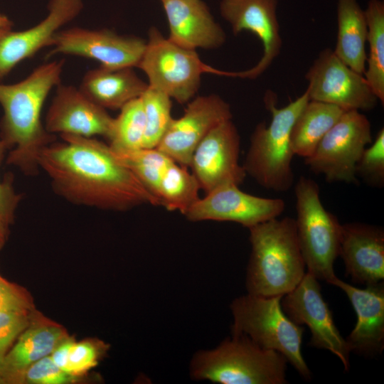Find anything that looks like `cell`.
Returning <instances> with one entry per match:
<instances>
[{"mask_svg": "<svg viewBox=\"0 0 384 384\" xmlns=\"http://www.w3.org/2000/svg\"><path fill=\"white\" fill-rule=\"evenodd\" d=\"M31 308V298L26 291L0 275V311L30 313Z\"/></svg>", "mask_w": 384, "mask_h": 384, "instance_id": "cell-35", "label": "cell"}, {"mask_svg": "<svg viewBox=\"0 0 384 384\" xmlns=\"http://www.w3.org/2000/svg\"><path fill=\"white\" fill-rule=\"evenodd\" d=\"M9 223L1 215H0V250L4 245L9 235Z\"/></svg>", "mask_w": 384, "mask_h": 384, "instance_id": "cell-38", "label": "cell"}, {"mask_svg": "<svg viewBox=\"0 0 384 384\" xmlns=\"http://www.w3.org/2000/svg\"><path fill=\"white\" fill-rule=\"evenodd\" d=\"M74 342L72 338L66 337L55 348L50 355L53 361L68 374H70L68 364L69 353Z\"/></svg>", "mask_w": 384, "mask_h": 384, "instance_id": "cell-37", "label": "cell"}, {"mask_svg": "<svg viewBox=\"0 0 384 384\" xmlns=\"http://www.w3.org/2000/svg\"><path fill=\"white\" fill-rule=\"evenodd\" d=\"M29 326L28 313L0 311V365L21 334Z\"/></svg>", "mask_w": 384, "mask_h": 384, "instance_id": "cell-33", "label": "cell"}, {"mask_svg": "<svg viewBox=\"0 0 384 384\" xmlns=\"http://www.w3.org/2000/svg\"><path fill=\"white\" fill-rule=\"evenodd\" d=\"M67 336L54 325L26 328L18 337L2 363L4 383L21 381L25 370L41 358L50 356Z\"/></svg>", "mask_w": 384, "mask_h": 384, "instance_id": "cell-23", "label": "cell"}, {"mask_svg": "<svg viewBox=\"0 0 384 384\" xmlns=\"http://www.w3.org/2000/svg\"><path fill=\"white\" fill-rule=\"evenodd\" d=\"M329 284L345 292L357 316L356 326L346 338L350 351L367 356L382 353L384 347L383 282L360 289L336 276Z\"/></svg>", "mask_w": 384, "mask_h": 384, "instance_id": "cell-19", "label": "cell"}, {"mask_svg": "<svg viewBox=\"0 0 384 384\" xmlns=\"http://www.w3.org/2000/svg\"><path fill=\"white\" fill-rule=\"evenodd\" d=\"M46 115L45 129L55 135L84 137L102 136L108 139L113 119L79 88L59 84Z\"/></svg>", "mask_w": 384, "mask_h": 384, "instance_id": "cell-17", "label": "cell"}, {"mask_svg": "<svg viewBox=\"0 0 384 384\" xmlns=\"http://www.w3.org/2000/svg\"><path fill=\"white\" fill-rule=\"evenodd\" d=\"M145 116L141 97L125 104L114 118L108 140L113 151L143 148Z\"/></svg>", "mask_w": 384, "mask_h": 384, "instance_id": "cell-29", "label": "cell"}, {"mask_svg": "<svg viewBox=\"0 0 384 384\" xmlns=\"http://www.w3.org/2000/svg\"><path fill=\"white\" fill-rule=\"evenodd\" d=\"M235 183L221 185L199 198L184 214L191 221L235 222L249 228L278 218L285 202L247 193Z\"/></svg>", "mask_w": 384, "mask_h": 384, "instance_id": "cell-15", "label": "cell"}, {"mask_svg": "<svg viewBox=\"0 0 384 384\" xmlns=\"http://www.w3.org/2000/svg\"><path fill=\"white\" fill-rule=\"evenodd\" d=\"M104 349L90 341L74 342L69 353V373L75 377L95 366Z\"/></svg>", "mask_w": 384, "mask_h": 384, "instance_id": "cell-34", "label": "cell"}, {"mask_svg": "<svg viewBox=\"0 0 384 384\" xmlns=\"http://www.w3.org/2000/svg\"><path fill=\"white\" fill-rule=\"evenodd\" d=\"M64 63L60 60L42 64L14 84L0 82V139L10 149L6 164L26 176L38 174L41 152L55 141L41 122V111L50 90L60 84Z\"/></svg>", "mask_w": 384, "mask_h": 384, "instance_id": "cell-2", "label": "cell"}, {"mask_svg": "<svg viewBox=\"0 0 384 384\" xmlns=\"http://www.w3.org/2000/svg\"><path fill=\"white\" fill-rule=\"evenodd\" d=\"M8 149L7 144L0 139V163ZM21 199V196L14 190L12 176L7 174L3 181L0 180V215L11 224Z\"/></svg>", "mask_w": 384, "mask_h": 384, "instance_id": "cell-36", "label": "cell"}, {"mask_svg": "<svg viewBox=\"0 0 384 384\" xmlns=\"http://www.w3.org/2000/svg\"><path fill=\"white\" fill-rule=\"evenodd\" d=\"M309 100L336 105L343 110H370L378 98L363 75L346 65L330 48L321 51L308 70Z\"/></svg>", "mask_w": 384, "mask_h": 384, "instance_id": "cell-10", "label": "cell"}, {"mask_svg": "<svg viewBox=\"0 0 384 384\" xmlns=\"http://www.w3.org/2000/svg\"><path fill=\"white\" fill-rule=\"evenodd\" d=\"M173 43L190 50L215 49L226 36L202 0H161Z\"/></svg>", "mask_w": 384, "mask_h": 384, "instance_id": "cell-21", "label": "cell"}, {"mask_svg": "<svg viewBox=\"0 0 384 384\" xmlns=\"http://www.w3.org/2000/svg\"><path fill=\"white\" fill-rule=\"evenodd\" d=\"M148 85L133 68L109 69L100 66L84 75L79 89L105 110H120L129 101L141 97Z\"/></svg>", "mask_w": 384, "mask_h": 384, "instance_id": "cell-22", "label": "cell"}, {"mask_svg": "<svg viewBox=\"0 0 384 384\" xmlns=\"http://www.w3.org/2000/svg\"><path fill=\"white\" fill-rule=\"evenodd\" d=\"M248 229L251 253L245 281L247 293L269 297L290 292L306 273L295 219L276 218Z\"/></svg>", "mask_w": 384, "mask_h": 384, "instance_id": "cell-3", "label": "cell"}, {"mask_svg": "<svg viewBox=\"0 0 384 384\" xmlns=\"http://www.w3.org/2000/svg\"><path fill=\"white\" fill-rule=\"evenodd\" d=\"M137 68L146 75L149 86L181 104L195 96L204 73L237 76V72L220 70L204 63L195 50L173 43L155 27L149 31L146 49Z\"/></svg>", "mask_w": 384, "mask_h": 384, "instance_id": "cell-8", "label": "cell"}, {"mask_svg": "<svg viewBox=\"0 0 384 384\" xmlns=\"http://www.w3.org/2000/svg\"><path fill=\"white\" fill-rule=\"evenodd\" d=\"M345 111L331 104L309 100L292 128L290 140L294 155L304 159L310 156Z\"/></svg>", "mask_w": 384, "mask_h": 384, "instance_id": "cell-25", "label": "cell"}, {"mask_svg": "<svg viewBox=\"0 0 384 384\" xmlns=\"http://www.w3.org/2000/svg\"><path fill=\"white\" fill-rule=\"evenodd\" d=\"M141 98L145 116L143 148H156L173 119L171 98L149 85Z\"/></svg>", "mask_w": 384, "mask_h": 384, "instance_id": "cell-30", "label": "cell"}, {"mask_svg": "<svg viewBox=\"0 0 384 384\" xmlns=\"http://www.w3.org/2000/svg\"><path fill=\"white\" fill-rule=\"evenodd\" d=\"M200 186L193 174L175 161L166 168L160 183V206L182 214L199 198Z\"/></svg>", "mask_w": 384, "mask_h": 384, "instance_id": "cell-27", "label": "cell"}, {"mask_svg": "<svg viewBox=\"0 0 384 384\" xmlns=\"http://www.w3.org/2000/svg\"><path fill=\"white\" fill-rule=\"evenodd\" d=\"M240 147V135L231 119L215 126L199 143L190 167L206 193L223 184L243 182L247 174L239 164Z\"/></svg>", "mask_w": 384, "mask_h": 384, "instance_id": "cell-14", "label": "cell"}, {"mask_svg": "<svg viewBox=\"0 0 384 384\" xmlns=\"http://www.w3.org/2000/svg\"><path fill=\"white\" fill-rule=\"evenodd\" d=\"M73 376L60 368L47 356L29 366L23 372L21 380L34 384H63L72 381Z\"/></svg>", "mask_w": 384, "mask_h": 384, "instance_id": "cell-32", "label": "cell"}, {"mask_svg": "<svg viewBox=\"0 0 384 384\" xmlns=\"http://www.w3.org/2000/svg\"><path fill=\"white\" fill-rule=\"evenodd\" d=\"M278 0H221L220 11L233 33H254L263 46V54L252 68L237 72V78L255 79L262 75L279 55L282 41L277 17Z\"/></svg>", "mask_w": 384, "mask_h": 384, "instance_id": "cell-16", "label": "cell"}, {"mask_svg": "<svg viewBox=\"0 0 384 384\" xmlns=\"http://www.w3.org/2000/svg\"><path fill=\"white\" fill-rule=\"evenodd\" d=\"M11 28L12 22L10 19L7 16L0 14V36L11 30Z\"/></svg>", "mask_w": 384, "mask_h": 384, "instance_id": "cell-39", "label": "cell"}, {"mask_svg": "<svg viewBox=\"0 0 384 384\" xmlns=\"http://www.w3.org/2000/svg\"><path fill=\"white\" fill-rule=\"evenodd\" d=\"M276 100L272 92L265 94V105L271 113V122L268 125L262 122L256 126L242 166L246 174L261 186L286 192L294 183L292 128L309 99L306 90L300 97L280 108L277 107Z\"/></svg>", "mask_w": 384, "mask_h": 384, "instance_id": "cell-5", "label": "cell"}, {"mask_svg": "<svg viewBox=\"0 0 384 384\" xmlns=\"http://www.w3.org/2000/svg\"><path fill=\"white\" fill-rule=\"evenodd\" d=\"M232 117L229 104L218 95L196 97L181 117L173 118L156 149L178 164L190 167L193 154L202 139Z\"/></svg>", "mask_w": 384, "mask_h": 384, "instance_id": "cell-13", "label": "cell"}, {"mask_svg": "<svg viewBox=\"0 0 384 384\" xmlns=\"http://www.w3.org/2000/svg\"><path fill=\"white\" fill-rule=\"evenodd\" d=\"M146 46L142 38L119 35L109 29L73 27L55 33L47 57L61 53L90 58L109 69L134 68L138 66Z\"/></svg>", "mask_w": 384, "mask_h": 384, "instance_id": "cell-11", "label": "cell"}, {"mask_svg": "<svg viewBox=\"0 0 384 384\" xmlns=\"http://www.w3.org/2000/svg\"><path fill=\"white\" fill-rule=\"evenodd\" d=\"M356 176L368 186L382 188L384 186V129L377 133L370 147H366L356 167Z\"/></svg>", "mask_w": 384, "mask_h": 384, "instance_id": "cell-31", "label": "cell"}, {"mask_svg": "<svg viewBox=\"0 0 384 384\" xmlns=\"http://www.w3.org/2000/svg\"><path fill=\"white\" fill-rule=\"evenodd\" d=\"M83 8L82 0H50L46 16L23 31L11 30L0 36V82L21 61L44 47H50L55 33L74 19Z\"/></svg>", "mask_w": 384, "mask_h": 384, "instance_id": "cell-18", "label": "cell"}, {"mask_svg": "<svg viewBox=\"0 0 384 384\" xmlns=\"http://www.w3.org/2000/svg\"><path fill=\"white\" fill-rule=\"evenodd\" d=\"M339 256L346 274L366 286L384 279V230L381 227L353 222L341 226Z\"/></svg>", "mask_w": 384, "mask_h": 384, "instance_id": "cell-20", "label": "cell"}, {"mask_svg": "<svg viewBox=\"0 0 384 384\" xmlns=\"http://www.w3.org/2000/svg\"><path fill=\"white\" fill-rule=\"evenodd\" d=\"M365 14L368 25L367 55L363 74L369 87L382 104L384 103V3L380 0H370Z\"/></svg>", "mask_w": 384, "mask_h": 384, "instance_id": "cell-26", "label": "cell"}, {"mask_svg": "<svg viewBox=\"0 0 384 384\" xmlns=\"http://www.w3.org/2000/svg\"><path fill=\"white\" fill-rule=\"evenodd\" d=\"M318 279L306 272L302 281L284 295L281 305L286 315L295 324L306 325L312 347L326 349L336 356L346 371L350 367V350L346 338L336 327L332 312L321 294Z\"/></svg>", "mask_w": 384, "mask_h": 384, "instance_id": "cell-12", "label": "cell"}, {"mask_svg": "<svg viewBox=\"0 0 384 384\" xmlns=\"http://www.w3.org/2000/svg\"><path fill=\"white\" fill-rule=\"evenodd\" d=\"M372 143L371 124L358 110L345 111L304 163L329 183L358 185L356 167L366 146Z\"/></svg>", "mask_w": 384, "mask_h": 384, "instance_id": "cell-9", "label": "cell"}, {"mask_svg": "<svg viewBox=\"0 0 384 384\" xmlns=\"http://www.w3.org/2000/svg\"><path fill=\"white\" fill-rule=\"evenodd\" d=\"M282 297L247 293L235 298L230 306L233 319L231 334L246 336L262 348L280 353L309 380L311 372L302 353L304 328L284 312Z\"/></svg>", "mask_w": 384, "mask_h": 384, "instance_id": "cell-6", "label": "cell"}, {"mask_svg": "<svg viewBox=\"0 0 384 384\" xmlns=\"http://www.w3.org/2000/svg\"><path fill=\"white\" fill-rule=\"evenodd\" d=\"M288 361L244 335L232 334L218 346L195 353L191 377L221 384H284Z\"/></svg>", "mask_w": 384, "mask_h": 384, "instance_id": "cell-4", "label": "cell"}, {"mask_svg": "<svg viewBox=\"0 0 384 384\" xmlns=\"http://www.w3.org/2000/svg\"><path fill=\"white\" fill-rule=\"evenodd\" d=\"M338 33L334 53L354 71L366 70L368 25L357 0H337Z\"/></svg>", "mask_w": 384, "mask_h": 384, "instance_id": "cell-24", "label": "cell"}, {"mask_svg": "<svg viewBox=\"0 0 384 384\" xmlns=\"http://www.w3.org/2000/svg\"><path fill=\"white\" fill-rule=\"evenodd\" d=\"M294 192L297 235L307 272L329 284L336 277L334 264L339 256L342 224L323 206L313 179L301 176Z\"/></svg>", "mask_w": 384, "mask_h": 384, "instance_id": "cell-7", "label": "cell"}, {"mask_svg": "<svg viewBox=\"0 0 384 384\" xmlns=\"http://www.w3.org/2000/svg\"><path fill=\"white\" fill-rule=\"evenodd\" d=\"M0 383H4L1 365H0Z\"/></svg>", "mask_w": 384, "mask_h": 384, "instance_id": "cell-40", "label": "cell"}, {"mask_svg": "<svg viewBox=\"0 0 384 384\" xmlns=\"http://www.w3.org/2000/svg\"><path fill=\"white\" fill-rule=\"evenodd\" d=\"M113 153L157 199L160 206L159 194L161 181L166 168L174 161L156 148H141Z\"/></svg>", "mask_w": 384, "mask_h": 384, "instance_id": "cell-28", "label": "cell"}, {"mask_svg": "<svg viewBox=\"0 0 384 384\" xmlns=\"http://www.w3.org/2000/svg\"><path fill=\"white\" fill-rule=\"evenodd\" d=\"M60 137L61 142L46 146L38 157L40 169L58 195L72 203L103 210L159 206L109 145L93 137Z\"/></svg>", "mask_w": 384, "mask_h": 384, "instance_id": "cell-1", "label": "cell"}]
</instances>
